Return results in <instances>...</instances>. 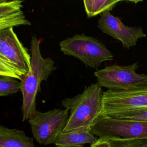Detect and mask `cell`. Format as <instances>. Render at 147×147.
Segmentation results:
<instances>
[{
    "label": "cell",
    "instance_id": "6da1fadb",
    "mask_svg": "<svg viewBox=\"0 0 147 147\" xmlns=\"http://www.w3.org/2000/svg\"><path fill=\"white\" fill-rule=\"evenodd\" d=\"M40 40L36 35L32 36L30 43L31 67L20 80V91L22 94V121H29L35 114L37 111L36 96L40 91L41 83L42 81H46L56 69L53 59L42 57L40 48Z\"/></svg>",
    "mask_w": 147,
    "mask_h": 147
},
{
    "label": "cell",
    "instance_id": "7a4b0ae2",
    "mask_svg": "<svg viewBox=\"0 0 147 147\" xmlns=\"http://www.w3.org/2000/svg\"><path fill=\"white\" fill-rule=\"evenodd\" d=\"M103 91L97 83L86 87L74 97L65 98L61 104L69 111L67 123L63 131L88 128L100 115Z\"/></svg>",
    "mask_w": 147,
    "mask_h": 147
},
{
    "label": "cell",
    "instance_id": "3957f363",
    "mask_svg": "<svg viewBox=\"0 0 147 147\" xmlns=\"http://www.w3.org/2000/svg\"><path fill=\"white\" fill-rule=\"evenodd\" d=\"M61 51L65 55L75 57L88 67L97 68L105 61H111L114 56L96 38L84 34H76L59 43Z\"/></svg>",
    "mask_w": 147,
    "mask_h": 147
},
{
    "label": "cell",
    "instance_id": "277c9868",
    "mask_svg": "<svg viewBox=\"0 0 147 147\" xmlns=\"http://www.w3.org/2000/svg\"><path fill=\"white\" fill-rule=\"evenodd\" d=\"M138 63L129 65L106 66L94 72L97 83L111 91H127L147 85V74L136 72Z\"/></svg>",
    "mask_w": 147,
    "mask_h": 147
},
{
    "label": "cell",
    "instance_id": "5b68a950",
    "mask_svg": "<svg viewBox=\"0 0 147 147\" xmlns=\"http://www.w3.org/2000/svg\"><path fill=\"white\" fill-rule=\"evenodd\" d=\"M145 109H147V85L127 91L108 90L103 93L101 116L114 118Z\"/></svg>",
    "mask_w": 147,
    "mask_h": 147
},
{
    "label": "cell",
    "instance_id": "8992f818",
    "mask_svg": "<svg viewBox=\"0 0 147 147\" xmlns=\"http://www.w3.org/2000/svg\"><path fill=\"white\" fill-rule=\"evenodd\" d=\"M98 138L107 139H146L147 122L99 116L90 128Z\"/></svg>",
    "mask_w": 147,
    "mask_h": 147
},
{
    "label": "cell",
    "instance_id": "52a82bcc",
    "mask_svg": "<svg viewBox=\"0 0 147 147\" xmlns=\"http://www.w3.org/2000/svg\"><path fill=\"white\" fill-rule=\"evenodd\" d=\"M69 115V111L67 109H55L44 113L37 110L28 121L34 138L41 145L55 144L63 131Z\"/></svg>",
    "mask_w": 147,
    "mask_h": 147
},
{
    "label": "cell",
    "instance_id": "ba28073f",
    "mask_svg": "<svg viewBox=\"0 0 147 147\" xmlns=\"http://www.w3.org/2000/svg\"><path fill=\"white\" fill-rule=\"evenodd\" d=\"M0 57L24 75L31 67V55L14 31L13 27L0 30Z\"/></svg>",
    "mask_w": 147,
    "mask_h": 147
},
{
    "label": "cell",
    "instance_id": "9c48e42d",
    "mask_svg": "<svg viewBox=\"0 0 147 147\" xmlns=\"http://www.w3.org/2000/svg\"><path fill=\"white\" fill-rule=\"evenodd\" d=\"M97 26L103 33L121 41L123 48L126 49L136 46L138 39L146 36L142 28L125 25L110 11L101 14Z\"/></svg>",
    "mask_w": 147,
    "mask_h": 147
},
{
    "label": "cell",
    "instance_id": "30bf717a",
    "mask_svg": "<svg viewBox=\"0 0 147 147\" xmlns=\"http://www.w3.org/2000/svg\"><path fill=\"white\" fill-rule=\"evenodd\" d=\"M98 139L90 129L84 128L61 132L54 144L56 147H83L86 144H93Z\"/></svg>",
    "mask_w": 147,
    "mask_h": 147
},
{
    "label": "cell",
    "instance_id": "8fae6325",
    "mask_svg": "<svg viewBox=\"0 0 147 147\" xmlns=\"http://www.w3.org/2000/svg\"><path fill=\"white\" fill-rule=\"evenodd\" d=\"M0 147H36L33 138L23 130L10 129L0 124Z\"/></svg>",
    "mask_w": 147,
    "mask_h": 147
},
{
    "label": "cell",
    "instance_id": "7c38bea8",
    "mask_svg": "<svg viewBox=\"0 0 147 147\" xmlns=\"http://www.w3.org/2000/svg\"><path fill=\"white\" fill-rule=\"evenodd\" d=\"M119 2V0H84L83 4L87 17L91 18L106 11H110Z\"/></svg>",
    "mask_w": 147,
    "mask_h": 147
},
{
    "label": "cell",
    "instance_id": "4fadbf2b",
    "mask_svg": "<svg viewBox=\"0 0 147 147\" xmlns=\"http://www.w3.org/2000/svg\"><path fill=\"white\" fill-rule=\"evenodd\" d=\"M20 89V81L11 77L0 75V96L16 94Z\"/></svg>",
    "mask_w": 147,
    "mask_h": 147
},
{
    "label": "cell",
    "instance_id": "5bb4252c",
    "mask_svg": "<svg viewBox=\"0 0 147 147\" xmlns=\"http://www.w3.org/2000/svg\"><path fill=\"white\" fill-rule=\"evenodd\" d=\"M30 25H31V22L26 18L22 10L15 14L0 18V30L9 27Z\"/></svg>",
    "mask_w": 147,
    "mask_h": 147
},
{
    "label": "cell",
    "instance_id": "9a60e30c",
    "mask_svg": "<svg viewBox=\"0 0 147 147\" xmlns=\"http://www.w3.org/2000/svg\"><path fill=\"white\" fill-rule=\"evenodd\" d=\"M22 2L20 0H0V18L21 11Z\"/></svg>",
    "mask_w": 147,
    "mask_h": 147
},
{
    "label": "cell",
    "instance_id": "2e32d148",
    "mask_svg": "<svg viewBox=\"0 0 147 147\" xmlns=\"http://www.w3.org/2000/svg\"><path fill=\"white\" fill-rule=\"evenodd\" d=\"M107 139V138H106ZM110 147H147L146 139H107Z\"/></svg>",
    "mask_w": 147,
    "mask_h": 147
},
{
    "label": "cell",
    "instance_id": "e0dca14e",
    "mask_svg": "<svg viewBox=\"0 0 147 147\" xmlns=\"http://www.w3.org/2000/svg\"><path fill=\"white\" fill-rule=\"evenodd\" d=\"M0 75L6 76L18 79L20 81L24 76L16 68L7 63L0 57Z\"/></svg>",
    "mask_w": 147,
    "mask_h": 147
},
{
    "label": "cell",
    "instance_id": "ac0fdd59",
    "mask_svg": "<svg viewBox=\"0 0 147 147\" xmlns=\"http://www.w3.org/2000/svg\"><path fill=\"white\" fill-rule=\"evenodd\" d=\"M114 118L120 119L147 122V109L125 113Z\"/></svg>",
    "mask_w": 147,
    "mask_h": 147
},
{
    "label": "cell",
    "instance_id": "d6986e66",
    "mask_svg": "<svg viewBox=\"0 0 147 147\" xmlns=\"http://www.w3.org/2000/svg\"><path fill=\"white\" fill-rule=\"evenodd\" d=\"M90 147H110L109 140L105 138H98V140L91 145Z\"/></svg>",
    "mask_w": 147,
    "mask_h": 147
}]
</instances>
